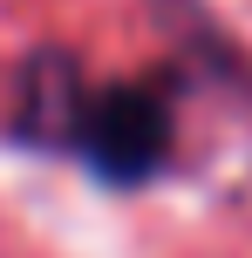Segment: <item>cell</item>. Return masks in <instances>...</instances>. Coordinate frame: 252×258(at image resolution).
Listing matches in <instances>:
<instances>
[{"label":"cell","mask_w":252,"mask_h":258,"mask_svg":"<svg viewBox=\"0 0 252 258\" xmlns=\"http://www.w3.org/2000/svg\"><path fill=\"white\" fill-rule=\"evenodd\" d=\"M177 122H184V68L89 75L68 48H41L21 61L7 136L41 156L82 163L109 190H136L177 163Z\"/></svg>","instance_id":"cell-1"}]
</instances>
